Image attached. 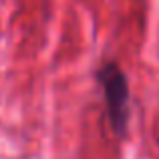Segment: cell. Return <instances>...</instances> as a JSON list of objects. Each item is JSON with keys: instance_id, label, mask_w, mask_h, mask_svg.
Instances as JSON below:
<instances>
[{"instance_id": "obj_1", "label": "cell", "mask_w": 159, "mask_h": 159, "mask_svg": "<svg viewBox=\"0 0 159 159\" xmlns=\"http://www.w3.org/2000/svg\"><path fill=\"white\" fill-rule=\"evenodd\" d=\"M99 85L103 89V99L107 107V117L113 133L117 137L127 135L129 125V81L117 62H105L97 73Z\"/></svg>"}]
</instances>
